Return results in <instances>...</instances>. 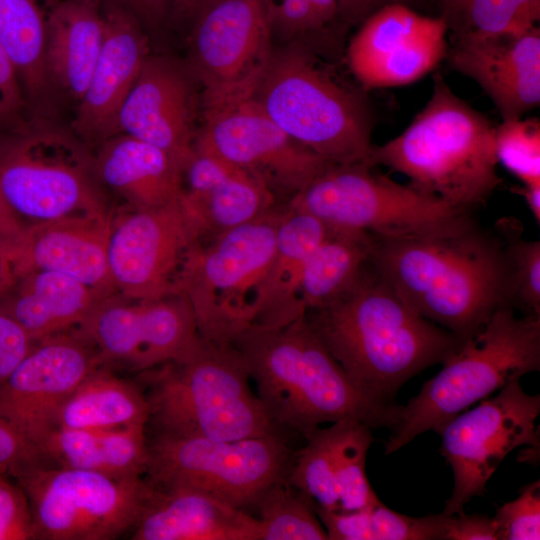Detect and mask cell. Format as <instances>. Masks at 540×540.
I'll use <instances>...</instances> for the list:
<instances>
[{
    "mask_svg": "<svg viewBox=\"0 0 540 540\" xmlns=\"http://www.w3.org/2000/svg\"><path fill=\"white\" fill-rule=\"evenodd\" d=\"M0 190L12 211L30 223L109 214L94 157L55 130L36 129L0 142Z\"/></svg>",
    "mask_w": 540,
    "mask_h": 540,
    "instance_id": "7c38bea8",
    "label": "cell"
},
{
    "mask_svg": "<svg viewBox=\"0 0 540 540\" xmlns=\"http://www.w3.org/2000/svg\"><path fill=\"white\" fill-rule=\"evenodd\" d=\"M35 447L44 462L119 478L143 477L148 458L146 426L53 427Z\"/></svg>",
    "mask_w": 540,
    "mask_h": 540,
    "instance_id": "f1b7e54d",
    "label": "cell"
},
{
    "mask_svg": "<svg viewBox=\"0 0 540 540\" xmlns=\"http://www.w3.org/2000/svg\"><path fill=\"white\" fill-rule=\"evenodd\" d=\"M495 127L458 97L441 75L410 125L383 145H373L369 165L403 174L409 185L472 211L502 183L496 166Z\"/></svg>",
    "mask_w": 540,
    "mask_h": 540,
    "instance_id": "277c9868",
    "label": "cell"
},
{
    "mask_svg": "<svg viewBox=\"0 0 540 540\" xmlns=\"http://www.w3.org/2000/svg\"><path fill=\"white\" fill-rule=\"evenodd\" d=\"M252 97L280 129L327 162L369 165L366 106L301 48L273 50Z\"/></svg>",
    "mask_w": 540,
    "mask_h": 540,
    "instance_id": "52a82bcc",
    "label": "cell"
},
{
    "mask_svg": "<svg viewBox=\"0 0 540 540\" xmlns=\"http://www.w3.org/2000/svg\"><path fill=\"white\" fill-rule=\"evenodd\" d=\"M148 56L147 39L132 13L111 9L105 15L100 55L72 123L83 139L102 143L119 132L121 107Z\"/></svg>",
    "mask_w": 540,
    "mask_h": 540,
    "instance_id": "cb8c5ba5",
    "label": "cell"
},
{
    "mask_svg": "<svg viewBox=\"0 0 540 540\" xmlns=\"http://www.w3.org/2000/svg\"><path fill=\"white\" fill-rule=\"evenodd\" d=\"M499 540L540 539V481L521 488L518 497L497 509Z\"/></svg>",
    "mask_w": 540,
    "mask_h": 540,
    "instance_id": "b9f144b4",
    "label": "cell"
},
{
    "mask_svg": "<svg viewBox=\"0 0 540 540\" xmlns=\"http://www.w3.org/2000/svg\"><path fill=\"white\" fill-rule=\"evenodd\" d=\"M24 225L12 211L0 190V239L15 235Z\"/></svg>",
    "mask_w": 540,
    "mask_h": 540,
    "instance_id": "816d5d0a",
    "label": "cell"
},
{
    "mask_svg": "<svg viewBox=\"0 0 540 540\" xmlns=\"http://www.w3.org/2000/svg\"><path fill=\"white\" fill-rule=\"evenodd\" d=\"M140 375L151 434L226 441L284 435L252 392L245 362L231 344L200 336L184 357Z\"/></svg>",
    "mask_w": 540,
    "mask_h": 540,
    "instance_id": "5b68a950",
    "label": "cell"
},
{
    "mask_svg": "<svg viewBox=\"0 0 540 540\" xmlns=\"http://www.w3.org/2000/svg\"><path fill=\"white\" fill-rule=\"evenodd\" d=\"M225 0H169V14L192 25L208 10Z\"/></svg>",
    "mask_w": 540,
    "mask_h": 540,
    "instance_id": "681fc988",
    "label": "cell"
},
{
    "mask_svg": "<svg viewBox=\"0 0 540 540\" xmlns=\"http://www.w3.org/2000/svg\"><path fill=\"white\" fill-rule=\"evenodd\" d=\"M24 490L35 539L110 540L131 531L150 492L144 477L119 478L37 460L11 475Z\"/></svg>",
    "mask_w": 540,
    "mask_h": 540,
    "instance_id": "8fae6325",
    "label": "cell"
},
{
    "mask_svg": "<svg viewBox=\"0 0 540 540\" xmlns=\"http://www.w3.org/2000/svg\"><path fill=\"white\" fill-rule=\"evenodd\" d=\"M105 366L145 372L184 357L200 334L182 294L157 300H130L112 294L74 329Z\"/></svg>",
    "mask_w": 540,
    "mask_h": 540,
    "instance_id": "2e32d148",
    "label": "cell"
},
{
    "mask_svg": "<svg viewBox=\"0 0 540 540\" xmlns=\"http://www.w3.org/2000/svg\"><path fill=\"white\" fill-rule=\"evenodd\" d=\"M445 540H499L498 526L494 517L483 514H453Z\"/></svg>",
    "mask_w": 540,
    "mask_h": 540,
    "instance_id": "bcb514c9",
    "label": "cell"
},
{
    "mask_svg": "<svg viewBox=\"0 0 540 540\" xmlns=\"http://www.w3.org/2000/svg\"><path fill=\"white\" fill-rule=\"evenodd\" d=\"M148 403L141 385L102 365L60 407L54 427L74 429L147 426ZM52 429V428H51Z\"/></svg>",
    "mask_w": 540,
    "mask_h": 540,
    "instance_id": "4dcf8cb0",
    "label": "cell"
},
{
    "mask_svg": "<svg viewBox=\"0 0 540 540\" xmlns=\"http://www.w3.org/2000/svg\"><path fill=\"white\" fill-rule=\"evenodd\" d=\"M334 429L316 428L305 436V446L294 453L286 481L304 494L314 510H339L333 470Z\"/></svg>",
    "mask_w": 540,
    "mask_h": 540,
    "instance_id": "f35d334b",
    "label": "cell"
},
{
    "mask_svg": "<svg viewBox=\"0 0 540 540\" xmlns=\"http://www.w3.org/2000/svg\"><path fill=\"white\" fill-rule=\"evenodd\" d=\"M328 230L319 218L284 206L252 327L277 328L305 315L300 300L302 277L309 257Z\"/></svg>",
    "mask_w": 540,
    "mask_h": 540,
    "instance_id": "83f0119b",
    "label": "cell"
},
{
    "mask_svg": "<svg viewBox=\"0 0 540 540\" xmlns=\"http://www.w3.org/2000/svg\"><path fill=\"white\" fill-rule=\"evenodd\" d=\"M242 356L257 397L284 434L306 436L324 423L358 420L390 430L400 406L377 404L353 385L308 325L305 315L277 328H248L231 342Z\"/></svg>",
    "mask_w": 540,
    "mask_h": 540,
    "instance_id": "3957f363",
    "label": "cell"
},
{
    "mask_svg": "<svg viewBox=\"0 0 540 540\" xmlns=\"http://www.w3.org/2000/svg\"><path fill=\"white\" fill-rule=\"evenodd\" d=\"M108 296L61 273L37 270L14 279L0 297V312L38 342L76 329Z\"/></svg>",
    "mask_w": 540,
    "mask_h": 540,
    "instance_id": "484cf974",
    "label": "cell"
},
{
    "mask_svg": "<svg viewBox=\"0 0 540 540\" xmlns=\"http://www.w3.org/2000/svg\"><path fill=\"white\" fill-rule=\"evenodd\" d=\"M272 29L295 36L318 31L337 19V0H271Z\"/></svg>",
    "mask_w": 540,
    "mask_h": 540,
    "instance_id": "60d3db41",
    "label": "cell"
},
{
    "mask_svg": "<svg viewBox=\"0 0 540 540\" xmlns=\"http://www.w3.org/2000/svg\"><path fill=\"white\" fill-rule=\"evenodd\" d=\"M35 343L17 322L0 312V389Z\"/></svg>",
    "mask_w": 540,
    "mask_h": 540,
    "instance_id": "ee69618b",
    "label": "cell"
},
{
    "mask_svg": "<svg viewBox=\"0 0 540 540\" xmlns=\"http://www.w3.org/2000/svg\"><path fill=\"white\" fill-rule=\"evenodd\" d=\"M446 56L473 79L503 120L521 118L540 103V30L521 35L452 37Z\"/></svg>",
    "mask_w": 540,
    "mask_h": 540,
    "instance_id": "7402d4cb",
    "label": "cell"
},
{
    "mask_svg": "<svg viewBox=\"0 0 540 540\" xmlns=\"http://www.w3.org/2000/svg\"><path fill=\"white\" fill-rule=\"evenodd\" d=\"M369 234L329 227L309 257L300 287L305 310L320 308L350 288L369 263Z\"/></svg>",
    "mask_w": 540,
    "mask_h": 540,
    "instance_id": "1f68e13d",
    "label": "cell"
},
{
    "mask_svg": "<svg viewBox=\"0 0 540 540\" xmlns=\"http://www.w3.org/2000/svg\"><path fill=\"white\" fill-rule=\"evenodd\" d=\"M200 242L181 199L112 219L107 258L116 293L140 301L180 294L186 261Z\"/></svg>",
    "mask_w": 540,
    "mask_h": 540,
    "instance_id": "9a60e30c",
    "label": "cell"
},
{
    "mask_svg": "<svg viewBox=\"0 0 540 540\" xmlns=\"http://www.w3.org/2000/svg\"><path fill=\"white\" fill-rule=\"evenodd\" d=\"M40 460L35 446L0 415V476H10L23 465Z\"/></svg>",
    "mask_w": 540,
    "mask_h": 540,
    "instance_id": "f6af8a7d",
    "label": "cell"
},
{
    "mask_svg": "<svg viewBox=\"0 0 540 540\" xmlns=\"http://www.w3.org/2000/svg\"><path fill=\"white\" fill-rule=\"evenodd\" d=\"M46 21L35 0H0V45L25 89L33 95L46 85Z\"/></svg>",
    "mask_w": 540,
    "mask_h": 540,
    "instance_id": "836d02e7",
    "label": "cell"
},
{
    "mask_svg": "<svg viewBox=\"0 0 540 540\" xmlns=\"http://www.w3.org/2000/svg\"><path fill=\"white\" fill-rule=\"evenodd\" d=\"M284 206L191 251L181 279L180 294L193 311L200 336L231 344L252 327L265 279L275 252Z\"/></svg>",
    "mask_w": 540,
    "mask_h": 540,
    "instance_id": "ba28073f",
    "label": "cell"
},
{
    "mask_svg": "<svg viewBox=\"0 0 540 540\" xmlns=\"http://www.w3.org/2000/svg\"><path fill=\"white\" fill-rule=\"evenodd\" d=\"M104 37L105 15L97 0H64L46 20L47 74L76 100L88 85Z\"/></svg>",
    "mask_w": 540,
    "mask_h": 540,
    "instance_id": "f546056e",
    "label": "cell"
},
{
    "mask_svg": "<svg viewBox=\"0 0 540 540\" xmlns=\"http://www.w3.org/2000/svg\"><path fill=\"white\" fill-rule=\"evenodd\" d=\"M511 191L521 196L535 221L540 223V183H528L512 187Z\"/></svg>",
    "mask_w": 540,
    "mask_h": 540,
    "instance_id": "f5cc1de1",
    "label": "cell"
},
{
    "mask_svg": "<svg viewBox=\"0 0 540 540\" xmlns=\"http://www.w3.org/2000/svg\"><path fill=\"white\" fill-rule=\"evenodd\" d=\"M271 0H225L203 14L190 36L191 70L202 104L253 95L273 52Z\"/></svg>",
    "mask_w": 540,
    "mask_h": 540,
    "instance_id": "e0dca14e",
    "label": "cell"
},
{
    "mask_svg": "<svg viewBox=\"0 0 540 540\" xmlns=\"http://www.w3.org/2000/svg\"><path fill=\"white\" fill-rule=\"evenodd\" d=\"M305 319L359 392L394 404L414 375L442 363L460 344L455 335L415 312L370 263L354 284Z\"/></svg>",
    "mask_w": 540,
    "mask_h": 540,
    "instance_id": "6da1fadb",
    "label": "cell"
},
{
    "mask_svg": "<svg viewBox=\"0 0 540 540\" xmlns=\"http://www.w3.org/2000/svg\"><path fill=\"white\" fill-rule=\"evenodd\" d=\"M14 274L7 260L0 254V297L14 282Z\"/></svg>",
    "mask_w": 540,
    "mask_h": 540,
    "instance_id": "db71d44e",
    "label": "cell"
},
{
    "mask_svg": "<svg viewBox=\"0 0 540 540\" xmlns=\"http://www.w3.org/2000/svg\"><path fill=\"white\" fill-rule=\"evenodd\" d=\"M255 508L261 540H328L310 500L286 479L268 487Z\"/></svg>",
    "mask_w": 540,
    "mask_h": 540,
    "instance_id": "8d00e7d4",
    "label": "cell"
},
{
    "mask_svg": "<svg viewBox=\"0 0 540 540\" xmlns=\"http://www.w3.org/2000/svg\"><path fill=\"white\" fill-rule=\"evenodd\" d=\"M133 15L157 23L169 14V0H120Z\"/></svg>",
    "mask_w": 540,
    "mask_h": 540,
    "instance_id": "f907efd6",
    "label": "cell"
},
{
    "mask_svg": "<svg viewBox=\"0 0 540 540\" xmlns=\"http://www.w3.org/2000/svg\"><path fill=\"white\" fill-rule=\"evenodd\" d=\"M196 110L188 73L171 60L149 55L121 107L118 131L164 150L184 172L198 131Z\"/></svg>",
    "mask_w": 540,
    "mask_h": 540,
    "instance_id": "44dd1931",
    "label": "cell"
},
{
    "mask_svg": "<svg viewBox=\"0 0 540 540\" xmlns=\"http://www.w3.org/2000/svg\"><path fill=\"white\" fill-rule=\"evenodd\" d=\"M369 263L419 315L459 340L508 303L502 242L472 221L448 232L371 236Z\"/></svg>",
    "mask_w": 540,
    "mask_h": 540,
    "instance_id": "7a4b0ae2",
    "label": "cell"
},
{
    "mask_svg": "<svg viewBox=\"0 0 540 540\" xmlns=\"http://www.w3.org/2000/svg\"><path fill=\"white\" fill-rule=\"evenodd\" d=\"M202 108L194 145L255 176L285 205L333 165L287 135L252 96Z\"/></svg>",
    "mask_w": 540,
    "mask_h": 540,
    "instance_id": "5bb4252c",
    "label": "cell"
},
{
    "mask_svg": "<svg viewBox=\"0 0 540 540\" xmlns=\"http://www.w3.org/2000/svg\"><path fill=\"white\" fill-rule=\"evenodd\" d=\"M35 539L28 498L18 483L0 476V540Z\"/></svg>",
    "mask_w": 540,
    "mask_h": 540,
    "instance_id": "7bdbcfd3",
    "label": "cell"
},
{
    "mask_svg": "<svg viewBox=\"0 0 540 540\" xmlns=\"http://www.w3.org/2000/svg\"><path fill=\"white\" fill-rule=\"evenodd\" d=\"M422 0H337V19L348 24L362 23L377 10L389 5L411 7Z\"/></svg>",
    "mask_w": 540,
    "mask_h": 540,
    "instance_id": "c3c4849f",
    "label": "cell"
},
{
    "mask_svg": "<svg viewBox=\"0 0 540 540\" xmlns=\"http://www.w3.org/2000/svg\"><path fill=\"white\" fill-rule=\"evenodd\" d=\"M333 470L339 498L338 512H353L376 503L379 498L366 475V457L375 441L371 428L355 419L332 423Z\"/></svg>",
    "mask_w": 540,
    "mask_h": 540,
    "instance_id": "d590c367",
    "label": "cell"
},
{
    "mask_svg": "<svg viewBox=\"0 0 540 540\" xmlns=\"http://www.w3.org/2000/svg\"><path fill=\"white\" fill-rule=\"evenodd\" d=\"M442 369L400 406L385 443L392 454L510 382L540 370V316L500 306L442 362Z\"/></svg>",
    "mask_w": 540,
    "mask_h": 540,
    "instance_id": "8992f818",
    "label": "cell"
},
{
    "mask_svg": "<svg viewBox=\"0 0 540 540\" xmlns=\"http://www.w3.org/2000/svg\"><path fill=\"white\" fill-rule=\"evenodd\" d=\"M150 487L133 540H261L260 521L244 510L193 489Z\"/></svg>",
    "mask_w": 540,
    "mask_h": 540,
    "instance_id": "d4e9b609",
    "label": "cell"
},
{
    "mask_svg": "<svg viewBox=\"0 0 540 540\" xmlns=\"http://www.w3.org/2000/svg\"><path fill=\"white\" fill-rule=\"evenodd\" d=\"M112 217L78 215L25 224L0 239V254L14 277L45 270L69 276L107 295L115 294L107 258Z\"/></svg>",
    "mask_w": 540,
    "mask_h": 540,
    "instance_id": "ffe728a7",
    "label": "cell"
},
{
    "mask_svg": "<svg viewBox=\"0 0 540 540\" xmlns=\"http://www.w3.org/2000/svg\"><path fill=\"white\" fill-rule=\"evenodd\" d=\"M539 413L540 395L526 393L516 380L495 397L459 413L437 432L442 439L440 452L454 477L443 513H462L473 497L483 496L487 482L515 448H539Z\"/></svg>",
    "mask_w": 540,
    "mask_h": 540,
    "instance_id": "4fadbf2b",
    "label": "cell"
},
{
    "mask_svg": "<svg viewBox=\"0 0 540 540\" xmlns=\"http://www.w3.org/2000/svg\"><path fill=\"white\" fill-rule=\"evenodd\" d=\"M147 448L143 477L151 485L197 490L244 511L287 478L295 453L280 434L234 441L151 434Z\"/></svg>",
    "mask_w": 540,
    "mask_h": 540,
    "instance_id": "30bf717a",
    "label": "cell"
},
{
    "mask_svg": "<svg viewBox=\"0 0 540 540\" xmlns=\"http://www.w3.org/2000/svg\"><path fill=\"white\" fill-rule=\"evenodd\" d=\"M441 8L452 37L521 35L540 19V0H441Z\"/></svg>",
    "mask_w": 540,
    "mask_h": 540,
    "instance_id": "e575fe53",
    "label": "cell"
},
{
    "mask_svg": "<svg viewBox=\"0 0 540 540\" xmlns=\"http://www.w3.org/2000/svg\"><path fill=\"white\" fill-rule=\"evenodd\" d=\"M102 365L74 330L38 341L0 389V415L36 446L70 394Z\"/></svg>",
    "mask_w": 540,
    "mask_h": 540,
    "instance_id": "d6986e66",
    "label": "cell"
},
{
    "mask_svg": "<svg viewBox=\"0 0 540 540\" xmlns=\"http://www.w3.org/2000/svg\"><path fill=\"white\" fill-rule=\"evenodd\" d=\"M183 181L181 200L202 243L279 207V200L261 180L196 145Z\"/></svg>",
    "mask_w": 540,
    "mask_h": 540,
    "instance_id": "603a6c76",
    "label": "cell"
},
{
    "mask_svg": "<svg viewBox=\"0 0 540 540\" xmlns=\"http://www.w3.org/2000/svg\"><path fill=\"white\" fill-rule=\"evenodd\" d=\"M447 31L441 17L385 6L360 23L348 45V66L366 89L413 83L446 56Z\"/></svg>",
    "mask_w": 540,
    "mask_h": 540,
    "instance_id": "ac0fdd59",
    "label": "cell"
},
{
    "mask_svg": "<svg viewBox=\"0 0 540 540\" xmlns=\"http://www.w3.org/2000/svg\"><path fill=\"white\" fill-rule=\"evenodd\" d=\"M22 92L17 71L0 45V123L15 116L22 106Z\"/></svg>",
    "mask_w": 540,
    "mask_h": 540,
    "instance_id": "7dc6e473",
    "label": "cell"
},
{
    "mask_svg": "<svg viewBox=\"0 0 540 540\" xmlns=\"http://www.w3.org/2000/svg\"><path fill=\"white\" fill-rule=\"evenodd\" d=\"M498 163L522 184L540 183V122L538 118L503 120L495 127Z\"/></svg>",
    "mask_w": 540,
    "mask_h": 540,
    "instance_id": "ab89813d",
    "label": "cell"
},
{
    "mask_svg": "<svg viewBox=\"0 0 540 540\" xmlns=\"http://www.w3.org/2000/svg\"><path fill=\"white\" fill-rule=\"evenodd\" d=\"M328 540H445L450 516L411 517L389 509L380 500L353 512L315 510Z\"/></svg>",
    "mask_w": 540,
    "mask_h": 540,
    "instance_id": "d6a6232c",
    "label": "cell"
},
{
    "mask_svg": "<svg viewBox=\"0 0 540 540\" xmlns=\"http://www.w3.org/2000/svg\"><path fill=\"white\" fill-rule=\"evenodd\" d=\"M495 232L506 258L509 305L522 315L540 316V242L524 239L521 223L512 217L497 221Z\"/></svg>",
    "mask_w": 540,
    "mask_h": 540,
    "instance_id": "74e56055",
    "label": "cell"
},
{
    "mask_svg": "<svg viewBox=\"0 0 540 540\" xmlns=\"http://www.w3.org/2000/svg\"><path fill=\"white\" fill-rule=\"evenodd\" d=\"M94 165L100 183L131 209L158 208L182 197V166L164 150L129 135L103 141Z\"/></svg>",
    "mask_w": 540,
    "mask_h": 540,
    "instance_id": "4316f807",
    "label": "cell"
},
{
    "mask_svg": "<svg viewBox=\"0 0 540 540\" xmlns=\"http://www.w3.org/2000/svg\"><path fill=\"white\" fill-rule=\"evenodd\" d=\"M367 164L331 165L285 205L327 226L396 237L453 231L471 212L376 174Z\"/></svg>",
    "mask_w": 540,
    "mask_h": 540,
    "instance_id": "9c48e42d",
    "label": "cell"
}]
</instances>
